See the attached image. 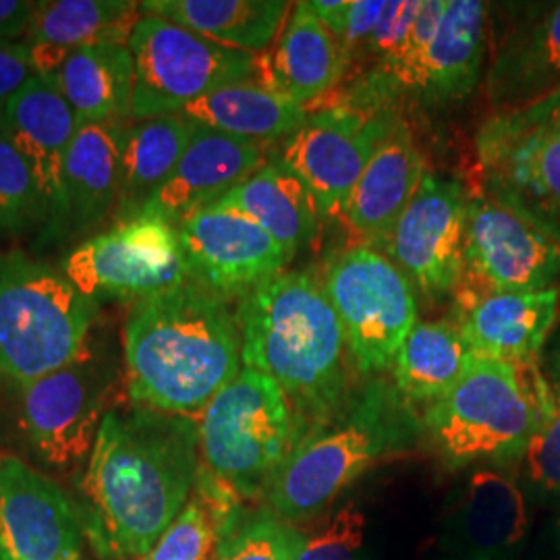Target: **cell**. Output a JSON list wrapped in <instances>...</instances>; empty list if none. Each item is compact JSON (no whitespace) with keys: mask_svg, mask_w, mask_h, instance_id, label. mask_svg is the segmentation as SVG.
Instances as JSON below:
<instances>
[{"mask_svg":"<svg viewBox=\"0 0 560 560\" xmlns=\"http://www.w3.org/2000/svg\"><path fill=\"white\" fill-rule=\"evenodd\" d=\"M200 465L196 420L141 405L108 409L83 490L113 548L143 559L189 501Z\"/></svg>","mask_w":560,"mask_h":560,"instance_id":"1","label":"cell"},{"mask_svg":"<svg viewBox=\"0 0 560 560\" xmlns=\"http://www.w3.org/2000/svg\"><path fill=\"white\" fill-rule=\"evenodd\" d=\"M125 378L133 405L198 420L241 372V335L226 298L189 280L131 305Z\"/></svg>","mask_w":560,"mask_h":560,"instance_id":"2","label":"cell"},{"mask_svg":"<svg viewBox=\"0 0 560 560\" xmlns=\"http://www.w3.org/2000/svg\"><path fill=\"white\" fill-rule=\"evenodd\" d=\"M235 318L245 368L279 382L305 439L339 416L353 361L322 280L280 272L241 295Z\"/></svg>","mask_w":560,"mask_h":560,"instance_id":"3","label":"cell"},{"mask_svg":"<svg viewBox=\"0 0 560 560\" xmlns=\"http://www.w3.org/2000/svg\"><path fill=\"white\" fill-rule=\"evenodd\" d=\"M490 4L481 0H423L399 52L347 80L326 104L370 115L399 113L402 104L446 106L478 88L488 48Z\"/></svg>","mask_w":560,"mask_h":560,"instance_id":"4","label":"cell"},{"mask_svg":"<svg viewBox=\"0 0 560 560\" xmlns=\"http://www.w3.org/2000/svg\"><path fill=\"white\" fill-rule=\"evenodd\" d=\"M409 402L386 382H368L332 425L312 432L289 455L268 488L270 509L282 521L312 520L374 463L402 451L416 436Z\"/></svg>","mask_w":560,"mask_h":560,"instance_id":"5","label":"cell"},{"mask_svg":"<svg viewBox=\"0 0 560 560\" xmlns=\"http://www.w3.org/2000/svg\"><path fill=\"white\" fill-rule=\"evenodd\" d=\"M552 399L536 363L474 358L459 384L428 407L423 423L455 467L509 459L525 453Z\"/></svg>","mask_w":560,"mask_h":560,"instance_id":"6","label":"cell"},{"mask_svg":"<svg viewBox=\"0 0 560 560\" xmlns=\"http://www.w3.org/2000/svg\"><path fill=\"white\" fill-rule=\"evenodd\" d=\"M94 305L59 268L0 260V381L21 388L81 360Z\"/></svg>","mask_w":560,"mask_h":560,"instance_id":"7","label":"cell"},{"mask_svg":"<svg viewBox=\"0 0 560 560\" xmlns=\"http://www.w3.org/2000/svg\"><path fill=\"white\" fill-rule=\"evenodd\" d=\"M201 467L241 501L268 492L305 428L279 382L241 368L198 421Z\"/></svg>","mask_w":560,"mask_h":560,"instance_id":"8","label":"cell"},{"mask_svg":"<svg viewBox=\"0 0 560 560\" xmlns=\"http://www.w3.org/2000/svg\"><path fill=\"white\" fill-rule=\"evenodd\" d=\"M133 69L131 119L179 115L191 102L243 81H261V59L156 15H141L127 42Z\"/></svg>","mask_w":560,"mask_h":560,"instance_id":"9","label":"cell"},{"mask_svg":"<svg viewBox=\"0 0 560 560\" xmlns=\"http://www.w3.org/2000/svg\"><path fill=\"white\" fill-rule=\"evenodd\" d=\"M322 287L361 376L393 368L418 324L416 291L399 268L378 249L355 243L328 260Z\"/></svg>","mask_w":560,"mask_h":560,"instance_id":"10","label":"cell"},{"mask_svg":"<svg viewBox=\"0 0 560 560\" xmlns=\"http://www.w3.org/2000/svg\"><path fill=\"white\" fill-rule=\"evenodd\" d=\"M65 277L96 301L150 300L189 282L179 229L140 214L75 247L62 261Z\"/></svg>","mask_w":560,"mask_h":560,"instance_id":"11","label":"cell"},{"mask_svg":"<svg viewBox=\"0 0 560 560\" xmlns=\"http://www.w3.org/2000/svg\"><path fill=\"white\" fill-rule=\"evenodd\" d=\"M559 282V240L481 189L469 196L465 272L457 293H529Z\"/></svg>","mask_w":560,"mask_h":560,"instance_id":"12","label":"cell"},{"mask_svg":"<svg viewBox=\"0 0 560 560\" xmlns=\"http://www.w3.org/2000/svg\"><path fill=\"white\" fill-rule=\"evenodd\" d=\"M399 120V113L324 104L282 141L277 159L303 180L324 221L340 219L368 162Z\"/></svg>","mask_w":560,"mask_h":560,"instance_id":"13","label":"cell"},{"mask_svg":"<svg viewBox=\"0 0 560 560\" xmlns=\"http://www.w3.org/2000/svg\"><path fill=\"white\" fill-rule=\"evenodd\" d=\"M469 196L459 180L425 173L382 254L425 300L457 295L465 272Z\"/></svg>","mask_w":560,"mask_h":560,"instance_id":"14","label":"cell"},{"mask_svg":"<svg viewBox=\"0 0 560 560\" xmlns=\"http://www.w3.org/2000/svg\"><path fill=\"white\" fill-rule=\"evenodd\" d=\"M110 386L113 376L90 351L59 372L21 386V428L46 465L73 467L90 459L108 413Z\"/></svg>","mask_w":560,"mask_h":560,"instance_id":"15","label":"cell"},{"mask_svg":"<svg viewBox=\"0 0 560 560\" xmlns=\"http://www.w3.org/2000/svg\"><path fill=\"white\" fill-rule=\"evenodd\" d=\"M480 189L560 241V138L490 117L476 138Z\"/></svg>","mask_w":560,"mask_h":560,"instance_id":"16","label":"cell"},{"mask_svg":"<svg viewBox=\"0 0 560 560\" xmlns=\"http://www.w3.org/2000/svg\"><path fill=\"white\" fill-rule=\"evenodd\" d=\"M177 229L189 277L222 298L245 295L293 260L260 224L219 203L194 212Z\"/></svg>","mask_w":560,"mask_h":560,"instance_id":"17","label":"cell"},{"mask_svg":"<svg viewBox=\"0 0 560 560\" xmlns=\"http://www.w3.org/2000/svg\"><path fill=\"white\" fill-rule=\"evenodd\" d=\"M0 552L11 560H80L81 529L65 492L15 457L0 459Z\"/></svg>","mask_w":560,"mask_h":560,"instance_id":"18","label":"cell"},{"mask_svg":"<svg viewBox=\"0 0 560 560\" xmlns=\"http://www.w3.org/2000/svg\"><path fill=\"white\" fill-rule=\"evenodd\" d=\"M513 13L486 71L494 117L521 113L560 90V0L520 4Z\"/></svg>","mask_w":560,"mask_h":560,"instance_id":"19","label":"cell"},{"mask_svg":"<svg viewBox=\"0 0 560 560\" xmlns=\"http://www.w3.org/2000/svg\"><path fill=\"white\" fill-rule=\"evenodd\" d=\"M78 117L57 78L34 75L9 101L0 131L27 161L40 187L46 219L67 222L65 162L78 133Z\"/></svg>","mask_w":560,"mask_h":560,"instance_id":"20","label":"cell"},{"mask_svg":"<svg viewBox=\"0 0 560 560\" xmlns=\"http://www.w3.org/2000/svg\"><path fill=\"white\" fill-rule=\"evenodd\" d=\"M560 287L529 293H457L453 322L474 358L536 363L559 318Z\"/></svg>","mask_w":560,"mask_h":560,"instance_id":"21","label":"cell"},{"mask_svg":"<svg viewBox=\"0 0 560 560\" xmlns=\"http://www.w3.org/2000/svg\"><path fill=\"white\" fill-rule=\"evenodd\" d=\"M266 164V145L196 125V133L171 177L141 214L179 224L222 200Z\"/></svg>","mask_w":560,"mask_h":560,"instance_id":"22","label":"cell"},{"mask_svg":"<svg viewBox=\"0 0 560 560\" xmlns=\"http://www.w3.org/2000/svg\"><path fill=\"white\" fill-rule=\"evenodd\" d=\"M425 173L413 133L399 120L368 162L340 217L360 245L382 252Z\"/></svg>","mask_w":560,"mask_h":560,"instance_id":"23","label":"cell"},{"mask_svg":"<svg viewBox=\"0 0 560 560\" xmlns=\"http://www.w3.org/2000/svg\"><path fill=\"white\" fill-rule=\"evenodd\" d=\"M261 59V81L307 108L330 101L347 78V57L310 2H295L272 52Z\"/></svg>","mask_w":560,"mask_h":560,"instance_id":"24","label":"cell"},{"mask_svg":"<svg viewBox=\"0 0 560 560\" xmlns=\"http://www.w3.org/2000/svg\"><path fill=\"white\" fill-rule=\"evenodd\" d=\"M310 7L340 42L349 65L347 81L399 52L423 0H312Z\"/></svg>","mask_w":560,"mask_h":560,"instance_id":"25","label":"cell"},{"mask_svg":"<svg viewBox=\"0 0 560 560\" xmlns=\"http://www.w3.org/2000/svg\"><path fill=\"white\" fill-rule=\"evenodd\" d=\"M217 203L260 224L291 256L316 241L324 221L303 180L277 156Z\"/></svg>","mask_w":560,"mask_h":560,"instance_id":"26","label":"cell"},{"mask_svg":"<svg viewBox=\"0 0 560 560\" xmlns=\"http://www.w3.org/2000/svg\"><path fill=\"white\" fill-rule=\"evenodd\" d=\"M127 127L115 122L80 125L65 162L67 222L85 231L119 203Z\"/></svg>","mask_w":560,"mask_h":560,"instance_id":"27","label":"cell"},{"mask_svg":"<svg viewBox=\"0 0 560 560\" xmlns=\"http://www.w3.org/2000/svg\"><path fill=\"white\" fill-rule=\"evenodd\" d=\"M282 0H145L141 15L173 21L208 40L260 55L279 38L291 13Z\"/></svg>","mask_w":560,"mask_h":560,"instance_id":"28","label":"cell"},{"mask_svg":"<svg viewBox=\"0 0 560 560\" xmlns=\"http://www.w3.org/2000/svg\"><path fill=\"white\" fill-rule=\"evenodd\" d=\"M179 115L198 127L266 145L291 138L307 119L310 108L254 80L221 88L191 102Z\"/></svg>","mask_w":560,"mask_h":560,"instance_id":"29","label":"cell"},{"mask_svg":"<svg viewBox=\"0 0 560 560\" xmlns=\"http://www.w3.org/2000/svg\"><path fill=\"white\" fill-rule=\"evenodd\" d=\"M57 81L80 125H125V120L131 119L136 69L127 44L73 48Z\"/></svg>","mask_w":560,"mask_h":560,"instance_id":"30","label":"cell"},{"mask_svg":"<svg viewBox=\"0 0 560 560\" xmlns=\"http://www.w3.org/2000/svg\"><path fill=\"white\" fill-rule=\"evenodd\" d=\"M471 360L455 322H418L393 363L395 388L409 405L432 407L459 384Z\"/></svg>","mask_w":560,"mask_h":560,"instance_id":"31","label":"cell"},{"mask_svg":"<svg viewBox=\"0 0 560 560\" xmlns=\"http://www.w3.org/2000/svg\"><path fill=\"white\" fill-rule=\"evenodd\" d=\"M196 133V122L183 115L140 120L127 129L122 152L119 219L140 217L145 203L154 198L162 183L171 177L183 152Z\"/></svg>","mask_w":560,"mask_h":560,"instance_id":"32","label":"cell"},{"mask_svg":"<svg viewBox=\"0 0 560 560\" xmlns=\"http://www.w3.org/2000/svg\"><path fill=\"white\" fill-rule=\"evenodd\" d=\"M527 532V509L520 486L497 469L471 476L463 502L460 534L467 559L501 560Z\"/></svg>","mask_w":560,"mask_h":560,"instance_id":"33","label":"cell"},{"mask_svg":"<svg viewBox=\"0 0 560 560\" xmlns=\"http://www.w3.org/2000/svg\"><path fill=\"white\" fill-rule=\"evenodd\" d=\"M140 2L129 0H48L36 2L30 44L81 48L92 44H127L140 20Z\"/></svg>","mask_w":560,"mask_h":560,"instance_id":"34","label":"cell"},{"mask_svg":"<svg viewBox=\"0 0 560 560\" xmlns=\"http://www.w3.org/2000/svg\"><path fill=\"white\" fill-rule=\"evenodd\" d=\"M300 532L272 509L233 513L217 532L212 560H293Z\"/></svg>","mask_w":560,"mask_h":560,"instance_id":"35","label":"cell"},{"mask_svg":"<svg viewBox=\"0 0 560 560\" xmlns=\"http://www.w3.org/2000/svg\"><path fill=\"white\" fill-rule=\"evenodd\" d=\"M46 219L40 187L20 150L0 131V231Z\"/></svg>","mask_w":560,"mask_h":560,"instance_id":"36","label":"cell"},{"mask_svg":"<svg viewBox=\"0 0 560 560\" xmlns=\"http://www.w3.org/2000/svg\"><path fill=\"white\" fill-rule=\"evenodd\" d=\"M214 548L217 523L200 497L194 494L177 520L140 560H212Z\"/></svg>","mask_w":560,"mask_h":560,"instance_id":"37","label":"cell"},{"mask_svg":"<svg viewBox=\"0 0 560 560\" xmlns=\"http://www.w3.org/2000/svg\"><path fill=\"white\" fill-rule=\"evenodd\" d=\"M365 517L349 502L326 525L312 534H300L293 560H360Z\"/></svg>","mask_w":560,"mask_h":560,"instance_id":"38","label":"cell"},{"mask_svg":"<svg viewBox=\"0 0 560 560\" xmlns=\"http://www.w3.org/2000/svg\"><path fill=\"white\" fill-rule=\"evenodd\" d=\"M552 405L527 444L523 457L534 483L548 492H560V390L552 388Z\"/></svg>","mask_w":560,"mask_h":560,"instance_id":"39","label":"cell"},{"mask_svg":"<svg viewBox=\"0 0 560 560\" xmlns=\"http://www.w3.org/2000/svg\"><path fill=\"white\" fill-rule=\"evenodd\" d=\"M34 75L36 73L30 59V44L0 42V117L9 101Z\"/></svg>","mask_w":560,"mask_h":560,"instance_id":"40","label":"cell"},{"mask_svg":"<svg viewBox=\"0 0 560 560\" xmlns=\"http://www.w3.org/2000/svg\"><path fill=\"white\" fill-rule=\"evenodd\" d=\"M502 119L509 120L511 125L521 129H532V131L560 138V90L550 98L538 102L515 115H504Z\"/></svg>","mask_w":560,"mask_h":560,"instance_id":"41","label":"cell"},{"mask_svg":"<svg viewBox=\"0 0 560 560\" xmlns=\"http://www.w3.org/2000/svg\"><path fill=\"white\" fill-rule=\"evenodd\" d=\"M34 11L36 2L0 0V42H9L27 32Z\"/></svg>","mask_w":560,"mask_h":560,"instance_id":"42","label":"cell"},{"mask_svg":"<svg viewBox=\"0 0 560 560\" xmlns=\"http://www.w3.org/2000/svg\"><path fill=\"white\" fill-rule=\"evenodd\" d=\"M69 48H62L57 44H30V59L34 73L42 78H57L65 60L69 57Z\"/></svg>","mask_w":560,"mask_h":560,"instance_id":"43","label":"cell"},{"mask_svg":"<svg viewBox=\"0 0 560 560\" xmlns=\"http://www.w3.org/2000/svg\"><path fill=\"white\" fill-rule=\"evenodd\" d=\"M552 382H550V386L555 388V390H560V339L559 345H557V351H555V355H552Z\"/></svg>","mask_w":560,"mask_h":560,"instance_id":"44","label":"cell"},{"mask_svg":"<svg viewBox=\"0 0 560 560\" xmlns=\"http://www.w3.org/2000/svg\"><path fill=\"white\" fill-rule=\"evenodd\" d=\"M0 560H11V559H9V557H7V555H2V552H0Z\"/></svg>","mask_w":560,"mask_h":560,"instance_id":"45","label":"cell"}]
</instances>
